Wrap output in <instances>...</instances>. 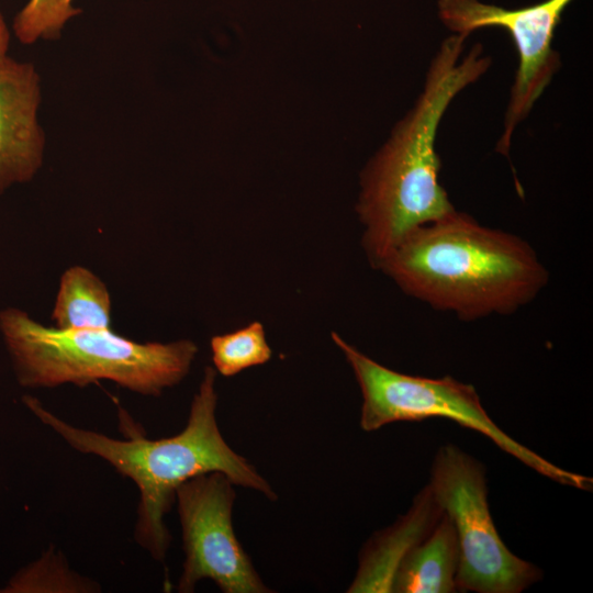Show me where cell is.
<instances>
[{
    "label": "cell",
    "mask_w": 593,
    "mask_h": 593,
    "mask_svg": "<svg viewBox=\"0 0 593 593\" xmlns=\"http://www.w3.org/2000/svg\"><path fill=\"white\" fill-rule=\"evenodd\" d=\"M467 37L452 33L443 41L413 109L362 174L357 210L366 251L378 268L411 231L456 210L439 183L436 134L455 97L491 65L480 44L463 55Z\"/></svg>",
    "instance_id": "1"
},
{
    "label": "cell",
    "mask_w": 593,
    "mask_h": 593,
    "mask_svg": "<svg viewBox=\"0 0 593 593\" xmlns=\"http://www.w3.org/2000/svg\"><path fill=\"white\" fill-rule=\"evenodd\" d=\"M332 338L345 355L361 390L363 430H377L394 422L448 418L484 435L541 475L580 490L592 489L591 478L551 463L504 433L483 409L472 384L450 376L433 379L401 373L366 356L336 333H332Z\"/></svg>",
    "instance_id": "5"
},
{
    "label": "cell",
    "mask_w": 593,
    "mask_h": 593,
    "mask_svg": "<svg viewBox=\"0 0 593 593\" xmlns=\"http://www.w3.org/2000/svg\"><path fill=\"white\" fill-rule=\"evenodd\" d=\"M427 485L456 530L458 591L521 593L540 579V570L514 555L501 539L490 513L485 469L480 461L455 445L441 446Z\"/></svg>",
    "instance_id": "6"
},
{
    "label": "cell",
    "mask_w": 593,
    "mask_h": 593,
    "mask_svg": "<svg viewBox=\"0 0 593 593\" xmlns=\"http://www.w3.org/2000/svg\"><path fill=\"white\" fill-rule=\"evenodd\" d=\"M23 401L71 448L104 459L136 484L139 504L135 540L158 561L165 559L171 541L165 516L176 501L177 489L189 479L219 471L235 485L256 490L271 501L277 499L269 482L224 440L215 417L217 394L211 367L204 369L186 427L167 438H111L64 422L32 396Z\"/></svg>",
    "instance_id": "3"
},
{
    "label": "cell",
    "mask_w": 593,
    "mask_h": 593,
    "mask_svg": "<svg viewBox=\"0 0 593 593\" xmlns=\"http://www.w3.org/2000/svg\"><path fill=\"white\" fill-rule=\"evenodd\" d=\"M443 513L428 485H425L415 495L406 514L376 533L365 545L357 574L347 592H392L399 563L413 546L430 533Z\"/></svg>",
    "instance_id": "10"
},
{
    "label": "cell",
    "mask_w": 593,
    "mask_h": 593,
    "mask_svg": "<svg viewBox=\"0 0 593 593\" xmlns=\"http://www.w3.org/2000/svg\"><path fill=\"white\" fill-rule=\"evenodd\" d=\"M10 31L0 10V60L8 56Z\"/></svg>",
    "instance_id": "15"
},
{
    "label": "cell",
    "mask_w": 593,
    "mask_h": 593,
    "mask_svg": "<svg viewBox=\"0 0 593 593\" xmlns=\"http://www.w3.org/2000/svg\"><path fill=\"white\" fill-rule=\"evenodd\" d=\"M74 0H29L13 21L15 37L25 45L56 40L65 24L80 13Z\"/></svg>",
    "instance_id": "14"
},
{
    "label": "cell",
    "mask_w": 593,
    "mask_h": 593,
    "mask_svg": "<svg viewBox=\"0 0 593 593\" xmlns=\"http://www.w3.org/2000/svg\"><path fill=\"white\" fill-rule=\"evenodd\" d=\"M235 485L223 472L203 473L176 492L186 555L178 591L190 593L204 579L224 593H268L236 538L232 510Z\"/></svg>",
    "instance_id": "7"
},
{
    "label": "cell",
    "mask_w": 593,
    "mask_h": 593,
    "mask_svg": "<svg viewBox=\"0 0 593 593\" xmlns=\"http://www.w3.org/2000/svg\"><path fill=\"white\" fill-rule=\"evenodd\" d=\"M211 350L215 369L224 377L235 376L271 358L264 326L258 322L233 333L212 337Z\"/></svg>",
    "instance_id": "13"
},
{
    "label": "cell",
    "mask_w": 593,
    "mask_h": 593,
    "mask_svg": "<svg viewBox=\"0 0 593 593\" xmlns=\"http://www.w3.org/2000/svg\"><path fill=\"white\" fill-rule=\"evenodd\" d=\"M52 321L59 329L111 328L112 303L105 283L82 266L65 270L59 280Z\"/></svg>",
    "instance_id": "12"
},
{
    "label": "cell",
    "mask_w": 593,
    "mask_h": 593,
    "mask_svg": "<svg viewBox=\"0 0 593 593\" xmlns=\"http://www.w3.org/2000/svg\"><path fill=\"white\" fill-rule=\"evenodd\" d=\"M573 0H545L519 9H505L480 0H438V16L455 34L468 35L479 29L497 26L513 38L518 67L510 92L504 131L496 150L507 155L512 135L560 68L553 49L555 31Z\"/></svg>",
    "instance_id": "8"
},
{
    "label": "cell",
    "mask_w": 593,
    "mask_h": 593,
    "mask_svg": "<svg viewBox=\"0 0 593 593\" xmlns=\"http://www.w3.org/2000/svg\"><path fill=\"white\" fill-rule=\"evenodd\" d=\"M379 268L405 293L463 321L512 314L548 281L527 242L457 210L411 231Z\"/></svg>",
    "instance_id": "2"
},
{
    "label": "cell",
    "mask_w": 593,
    "mask_h": 593,
    "mask_svg": "<svg viewBox=\"0 0 593 593\" xmlns=\"http://www.w3.org/2000/svg\"><path fill=\"white\" fill-rule=\"evenodd\" d=\"M0 333L22 387H87L110 380L132 392L158 396L189 372L198 353L188 339L138 343L112 328L59 329L16 307L0 311Z\"/></svg>",
    "instance_id": "4"
},
{
    "label": "cell",
    "mask_w": 593,
    "mask_h": 593,
    "mask_svg": "<svg viewBox=\"0 0 593 593\" xmlns=\"http://www.w3.org/2000/svg\"><path fill=\"white\" fill-rule=\"evenodd\" d=\"M41 94V78L32 64L9 56L0 60V194L31 181L42 167Z\"/></svg>",
    "instance_id": "9"
},
{
    "label": "cell",
    "mask_w": 593,
    "mask_h": 593,
    "mask_svg": "<svg viewBox=\"0 0 593 593\" xmlns=\"http://www.w3.org/2000/svg\"><path fill=\"white\" fill-rule=\"evenodd\" d=\"M459 545L451 519L443 513L430 533L413 546L395 571L392 592H458Z\"/></svg>",
    "instance_id": "11"
}]
</instances>
